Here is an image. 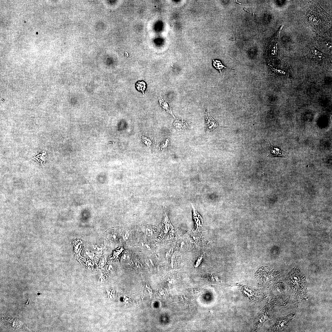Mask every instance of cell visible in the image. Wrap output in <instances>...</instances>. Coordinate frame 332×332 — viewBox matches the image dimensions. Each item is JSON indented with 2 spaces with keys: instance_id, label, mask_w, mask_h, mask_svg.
Masks as SVG:
<instances>
[{
  "instance_id": "1",
  "label": "cell",
  "mask_w": 332,
  "mask_h": 332,
  "mask_svg": "<svg viewBox=\"0 0 332 332\" xmlns=\"http://www.w3.org/2000/svg\"><path fill=\"white\" fill-rule=\"evenodd\" d=\"M303 19L309 27L320 34H325L331 27V18L317 2H308L302 11Z\"/></svg>"
},
{
  "instance_id": "2",
  "label": "cell",
  "mask_w": 332,
  "mask_h": 332,
  "mask_svg": "<svg viewBox=\"0 0 332 332\" xmlns=\"http://www.w3.org/2000/svg\"><path fill=\"white\" fill-rule=\"evenodd\" d=\"M305 63L308 66L315 68H326L330 65V57L312 44H310L302 50Z\"/></svg>"
},
{
  "instance_id": "3",
  "label": "cell",
  "mask_w": 332,
  "mask_h": 332,
  "mask_svg": "<svg viewBox=\"0 0 332 332\" xmlns=\"http://www.w3.org/2000/svg\"><path fill=\"white\" fill-rule=\"evenodd\" d=\"M312 42L318 49L323 52L328 53L331 51V41L324 37L317 36Z\"/></svg>"
},
{
  "instance_id": "4",
  "label": "cell",
  "mask_w": 332,
  "mask_h": 332,
  "mask_svg": "<svg viewBox=\"0 0 332 332\" xmlns=\"http://www.w3.org/2000/svg\"><path fill=\"white\" fill-rule=\"evenodd\" d=\"M282 26L278 31L275 36L273 37L270 42L269 46L267 49V57L271 59L276 58L279 55L278 38L281 29H282Z\"/></svg>"
},
{
  "instance_id": "5",
  "label": "cell",
  "mask_w": 332,
  "mask_h": 332,
  "mask_svg": "<svg viewBox=\"0 0 332 332\" xmlns=\"http://www.w3.org/2000/svg\"><path fill=\"white\" fill-rule=\"evenodd\" d=\"M270 145L267 148L270 151V153L267 157L273 158L279 157L288 158L290 157L289 153L281 149L279 147H274L270 142Z\"/></svg>"
},
{
  "instance_id": "6",
  "label": "cell",
  "mask_w": 332,
  "mask_h": 332,
  "mask_svg": "<svg viewBox=\"0 0 332 332\" xmlns=\"http://www.w3.org/2000/svg\"><path fill=\"white\" fill-rule=\"evenodd\" d=\"M206 132L207 133L213 131L218 127L220 125L209 114L208 110L206 113L205 118Z\"/></svg>"
},
{
  "instance_id": "7",
  "label": "cell",
  "mask_w": 332,
  "mask_h": 332,
  "mask_svg": "<svg viewBox=\"0 0 332 332\" xmlns=\"http://www.w3.org/2000/svg\"><path fill=\"white\" fill-rule=\"evenodd\" d=\"M191 204L193 208V218L196 230H199L202 227L203 225V219L201 216L196 210L192 204Z\"/></svg>"
},
{
  "instance_id": "8",
  "label": "cell",
  "mask_w": 332,
  "mask_h": 332,
  "mask_svg": "<svg viewBox=\"0 0 332 332\" xmlns=\"http://www.w3.org/2000/svg\"><path fill=\"white\" fill-rule=\"evenodd\" d=\"M160 104L161 106L162 107L163 109L165 111H167V112L171 114L174 117H175L173 116L171 109L168 103L165 100V99L163 98L160 99L159 100Z\"/></svg>"
},
{
  "instance_id": "9",
  "label": "cell",
  "mask_w": 332,
  "mask_h": 332,
  "mask_svg": "<svg viewBox=\"0 0 332 332\" xmlns=\"http://www.w3.org/2000/svg\"><path fill=\"white\" fill-rule=\"evenodd\" d=\"M108 234L107 237L112 241L116 242L118 240L119 235L117 232L115 231H110Z\"/></svg>"
},
{
  "instance_id": "10",
  "label": "cell",
  "mask_w": 332,
  "mask_h": 332,
  "mask_svg": "<svg viewBox=\"0 0 332 332\" xmlns=\"http://www.w3.org/2000/svg\"><path fill=\"white\" fill-rule=\"evenodd\" d=\"M213 65L217 69L219 70V71L221 75V71L223 68H229L225 67L223 65L221 62L217 60H213Z\"/></svg>"
},
{
  "instance_id": "11",
  "label": "cell",
  "mask_w": 332,
  "mask_h": 332,
  "mask_svg": "<svg viewBox=\"0 0 332 332\" xmlns=\"http://www.w3.org/2000/svg\"><path fill=\"white\" fill-rule=\"evenodd\" d=\"M168 219L166 216L164 220V224L163 228L164 232L165 233H166L170 229V226L171 225Z\"/></svg>"
},
{
  "instance_id": "12",
  "label": "cell",
  "mask_w": 332,
  "mask_h": 332,
  "mask_svg": "<svg viewBox=\"0 0 332 332\" xmlns=\"http://www.w3.org/2000/svg\"><path fill=\"white\" fill-rule=\"evenodd\" d=\"M145 84L144 82H138L136 83L137 88L139 90L142 91L143 93V91L144 90L142 87L145 89Z\"/></svg>"
},
{
  "instance_id": "13",
  "label": "cell",
  "mask_w": 332,
  "mask_h": 332,
  "mask_svg": "<svg viewBox=\"0 0 332 332\" xmlns=\"http://www.w3.org/2000/svg\"><path fill=\"white\" fill-rule=\"evenodd\" d=\"M205 255V254L204 253L198 258L196 263L195 267H197L199 265L204 257Z\"/></svg>"
},
{
  "instance_id": "14",
  "label": "cell",
  "mask_w": 332,
  "mask_h": 332,
  "mask_svg": "<svg viewBox=\"0 0 332 332\" xmlns=\"http://www.w3.org/2000/svg\"><path fill=\"white\" fill-rule=\"evenodd\" d=\"M128 236H129V234H128V233L127 231L125 232L124 233L123 235V238H124V239H125V240L128 239Z\"/></svg>"
}]
</instances>
